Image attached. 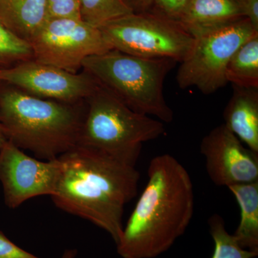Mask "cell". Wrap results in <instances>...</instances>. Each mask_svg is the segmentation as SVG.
Listing matches in <instances>:
<instances>
[{
    "label": "cell",
    "mask_w": 258,
    "mask_h": 258,
    "mask_svg": "<svg viewBox=\"0 0 258 258\" xmlns=\"http://www.w3.org/2000/svg\"><path fill=\"white\" fill-rule=\"evenodd\" d=\"M81 18L96 28L134 13L125 0H80Z\"/></svg>",
    "instance_id": "e0dca14e"
},
{
    "label": "cell",
    "mask_w": 258,
    "mask_h": 258,
    "mask_svg": "<svg viewBox=\"0 0 258 258\" xmlns=\"http://www.w3.org/2000/svg\"><path fill=\"white\" fill-rule=\"evenodd\" d=\"M225 76L233 86L258 88V33L237 49L227 64Z\"/></svg>",
    "instance_id": "2e32d148"
},
{
    "label": "cell",
    "mask_w": 258,
    "mask_h": 258,
    "mask_svg": "<svg viewBox=\"0 0 258 258\" xmlns=\"http://www.w3.org/2000/svg\"><path fill=\"white\" fill-rule=\"evenodd\" d=\"M191 0H153L149 13L179 23Z\"/></svg>",
    "instance_id": "ffe728a7"
},
{
    "label": "cell",
    "mask_w": 258,
    "mask_h": 258,
    "mask_svg": "<svg viewBox=\"0 0 258 258\" xmlns=\"http://www.w3.org/2000/svg\"><path fill=\"white\" fill-rule=\"evenodd\" d=\"M224 111V124L251 150L258 153V88L232 85Z\"/></svg>",
    "instance_id": "7c38bea8"
},
{
    "label": "cell",
    "mask_w": 258,
    "mask_h": 258,
    "mask_svg": "<svg viewBox=\"0 0 258 258\" xmlns=\"http://www.w3.org/2000/svg\"><path fill=\"white\" fill-rule=\"evenodd\" d=\"M46 20V0H0V22L26 41Z\"/></svg>",
    "instance_id": "5bb4252c"
},
{
    "label": "cell",
    "mask_w": 258,
    "mask_h": 258,
    "mask_svg": "<svg viewBox=\"0 0 258 258\" xmlns=\"http://www.w3.org/2000/svg\"><path fill=\"white\" fill-rule=\"evenodd\" d=\"M29 42L34 60L72 74L88 57L112 50L101 30L81 19H47Z\"/></svg>",
    "instance_id": "ba28073f"
},
{
    "label": "cell",
    "mask_w": 258,
    "mask_h": 258,
    "mask_svg": "<svg viewBox=\"0 0 258 258\" xmlns=\"http://www.w3.org/2000/svg\"><path fill=\"white\" fill-rule=\"evenodd\" d=\"M238 3L244 18L258 31V0H238Z\"/></svg>",
    "instance_id": "603a6c76"
},
{
    "label": "cell",
    "mask_w": 258,
    "mask_h": 258,
    "mask_svg": "<svg viewBox=\"0 0 258 258\" xmlns=\"http://www.w3.org/2000/svg\"><path fill=\"white\" fill-rule=\"evenodd\" d=\"M169 58H147L112 49L83 60V71L137 113L170 123L174 113L164 94L166 76L176 64Z\"/></svg>",
    "instance_id": "277c9868"
},
{
    "label": "cell",
    "mask_w": 258,
    "mask_h": 258,
    "mask_svg": "<svg viewBox=\"0 0 258 258\" xmlns=\"http://www.w3.org/2000/svg\"><path fill=\"white\" fill-rule=\"evenodd\" d=\"M112 49L147 58L181 62L195 38L179 24L152 13H132L98 28Z\"/></svg>",
    "instance_id": "8992f818"
},
{
    "label": "cell",
    "mask_w": 258,
    "mask_h": 258,
    "mask_svg": "<svg viewBox=\"0 0 258 258\" xmlns=\"http://www.w3.org/2000/svg\"><path fill=\"white\" fill-rule=\"evenodd\" d=\"M227 188L240 208V224L233 235L242 248L258 253V181Z\"/></svg>",
    "instance_id": "9a60e30c"
},
{
    "label": "cell",
    "mask_w": 258,
    "mask_h": 258,
    "mask_svg": "<svg viewBox=\"0 0 258 258\" xmlns=\"http://www.w3.org/2000/svg\"><path fill=\"white\" fill-rule=\"evenodd\" d=\"M134 13H144L149 12L153 0H125Z\"/></svg>",
    "instance_id": "cb8c5ba5"
},
{
    "label": "cell",
    "mask_w": 258,
    "mask_h": 258,
    "mask_svg": "<svg viewBox=\"0 0 258 258\" xmlns=\"http://www.w3.org/2000/svg\"><path fill=\"white\" fill-rule=\"evenodd\" d=\"M77 254L76 249H68L64 251L60 258H76Z\"/></svg>",
    "instance_id": "d4e9b609"
},
{
    "label": "cell",
    "mask_w": 258,
    "mask_h": 258,
    "mask_svg": "<svg viewBox=\"0 0 258 258\" xmlns=\"http://www.w3.org/2000/svg\"><path fill=\"white\" fill-rule=\"evenodd\" d=\"M58 159L60 169L52 202L106 231L116 244L123 230L125 206L138 192L140 173L136 166L81 147Z\"/></svg>",
    "instance_id": "6da1fadb"
},
{
    "label": "cell",
    "mask_w": 258,
    "mask_h": 258,
    "mask_svg": "<svg viewBox=\"0 0 258 258\" xmlns=\"http://www.w3.org/2000/svg\"><path fill=\"white\" fill-rule=\"evenodd\" d=\"M86 105L78 147L125 164L136 166L143 144L166 133L163 122L130 109L100 85Z\"/></svg>",
    "instance_id": "5b68a950"
},
{
    "label": "cell",
    "mask_w": 258,
    "mask_h": 258,
    "mask_svg": "<svg viewBox=\"0 0 258 258\" xmlns=\"http://www.w3.org/2000/svg\"><path fill=\"white\" fill-rule=\"evenodd\" d=\"M0 258H40L22 249L0 231Z\"/></svg>",
    "instance_id": "7402d4cb"
},
{
    "label": "cell",
    "mask_w": 258,
    "mask_h": 258,
    "mask_svg": "<svg viewBox=\"0 0 258 258\" xmlns=\"http://www.w3.org/2000/svg\"><path fill=\"white\" fill-rule=\"evenodd\" d=\"M0 83L38 98L69 103L86 101L99 86L83 70L72 74L35 60L0 69Z\"/></svg>",
    "instance_id": "9c48e42d"
},
{
    "label": "cell",
    "mask_w": 258,
    "mask_h": 258,
    "mask_svg": "<svg viewBox=\"0 0 258 258\" xmlns=\"http://www.w3.org/2000/svg\"><path fill=\"white\" fill-rule=\"evenodd\" d=\"M7 142L6 137H5L3 128H2L1 123H0V149L3 147V144Z\"/></svg>",
    "instance_id": "484cf974"
},
{
    "label": "cell",
    "mask_w": 258,
    "mask_h": 258,
    "mask_svg": "<svg viewBox=\"0 0 258 258\" xmlns=\"http://www.w3.org/2000/svg\"><path fill=\"white\" fill-rule=\"evenodd\" d=\"M60 169L58 158L46 161L30 157L7 141L0 149V181L7 206L15 209L30 199L51 196Z\"/></svg>",
    "instance_id": "30bf717a"
},
{
    "label": "cell",
    "mask_w": 258,
    "mask_h": 258,
    "mask_svg": "<svg viewBox=\"0 0 258 258\" xmlns=\"http://www.w3.org/2000/svg\"><path fill=\"white\" fill-rule=\"evenodd\" d=\"M195 212L191 176L170 154L153 158L148 181L116 242L122 258H154L184 235Z\"/></svg>",
    "instance_id": "7a4b0ae2"
},
{
    "label": "cell",
    "mask_w": 258,
    "mask_h": 258,
    "mask_svg": "<svg viewBox=\"0 0 258 258\" xmlns=\"http://www.w3.org/2000/svg\"><path fill=\"white\" fill-rule=\"evenodd\" d=\"M47 19L81 18L80 0H46Z\"/></svg>",
    "instance_id": "44dd1931"
},
{
    "label": "cell",
    "mask_w": 258,
    "mask_h": 258,
    "mask_svg": "<svg viewBox=\"0 0 258 258\" xmlns=\"http://www.w3.org/2000/svg\"><path fill=\"white\" fill-rule=\"evenodd\" d=\"M242 18L238 0H191L178 24L195 37Z\"/></svg>",
    "instance_id": "4fadbf2b"
},
{
    "label": "cell",
    "mask_w": 258,
    "mask_h": 258,
    "mask_svg": "<svg viewBox=\"0 0 258 258\" xmlns=\"http://www.w3.org/2000/svg\"><path fill=\"white\" fill-rule=\"evenodd\" d=\"M34 60L30 42L13 33L0 22V69Z\"/></svg>",
    "instance_id": "d6986e66"
},
{
    "label": "cell",
    "mask_w": 258,
    "mask_h": 258,
    "mask_svg": "<svg viewBox=\"0 0 258 258\" xmlns=\"http://www.w3.org/2000/svg\"><path fill=\"white\" fill-rule=\"evenodd\" d=\"M209 230L215 244L212 258H254L258 253L242 248L226 230L225 220L215 214L209 218Z\"/></svg>",
    "instance_id": "ac0fdd59"
},
{
    "label": "cell",
    "mask_w": 258,
    "mask_h": 258,
    "mask_svg": "<svg viewBox=\"0 0 258 258\" xmlns=\"http://www.w3.org/2000/svg\"><path fill=\"white\" fill-rule=\"evenodd\" d=\"M200 152L212 182L219 186L258 181V153L246 147L224 123L202 140Z\"/></svg>",
    "instance_id": "8fae6325"
},
{
    "label": "cell",
    "mask_w": 258,
    "mask_h": 258,
    "mask_svg": "<svg viewBox=\"0 0 258 258\" xmlns=\"http://www.w3.org/2000/svg\"><path fill=\"white\" fill-rule=\"evenodd\" d=\"M257 33L249 20L242 18L194 37L192 47L177 71L179 87H195L205 95L225 87L230 59L244 42Z\"/></svg>",
    "instance_id": "52a82bcc"
},
{
    "label": "cell",
    "mask_w": 258,
    "mask_h": 258,
    "mask_svg": "<svg viewBox=\"0 0 258 258\" xmlns=\"http://www.w3.org/2000/svg\"><path fill=\"white\" fill-rule=\"evenodd\" d=\"M5 86L0 90V123L7 141L46 161L78 147L86 101L43 99Z\"/></svg>",
    "instance_id": "3957f363"
}]
</instances>
